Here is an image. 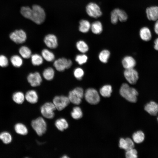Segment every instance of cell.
I'll return each instance as SVG.
<instances>
[{
  "label": "cell",
  "instance_id": "obj_33",
  "mask_svg": "<svg viewBox=\"0 0 158 158\" xmlns=\"http://www.w3.org/2000/svg\"><path fill=\"white\" fill-rule=\"evenodd\" d=\"M0 139L5 144H8L11 142L12 137L8 132L4 131L0 133Z\"/></svg>",
  "mask_w": 158,
  "mask_h": 158
},
{
  "label": "cell",
  "instance_id": "obj_18",
  "mask_svg": "<svg viewBox=\"0 0 158 158\" xmlns=\"http://www.w3.org/2000/svg\"><path fill=\"white\" fill-rule=\"evenodd\" d=\"M122 64L126 69L133 68L136 64L135 59L132 56H126L123 59Z\"/></svg>",
  "mask_w": 158,
  "mask_h": 158
},
{
  "label": "cell",
  "instance_id": "obj_10",
  "mask_svg": "<svg viewBox=\"0 0 158 158\" xmlns=\"http://www.w3.org/2000/svg\"><path fill=\"white\" fill-rule=\"evenodd\" d=\"M10 39L17 44H22L25 42L27 39L26 32L23 30H16L9 35Z\"/></svg>",
  "mask_w": 158,
  "mask_h": 158
},
{
  "label": "cell",
  "instance_id": "obj_5",
  "mask_svg": "<svg viewBox=\"0 0 158 158\" xmlns=\"http://www.w3.org/2000/svg\"><path fill=\"white\" fill-rule=\"evenodd\" d=\"M86 11L89 16L96 18L101 17L102 13L99 6L93 2H90L87 5Z\"/></svg>",
  "mask_w": 158,
  "mask_h": 158
},
{
  "label": "cell",
  "instance_id": "obj_24",
  "mask_svg": "<svg viewBox=\"0 0 158 158\" xmlns=\"http://www.w3.org/2000/svg\"><path fill=\"white\" fill-rule=\"evenodd\" d=\"M55 125L56 128L61 131H63L67 129L68 126L67 122L63 118H61L57 120L55 122Z\"/></svg>",
  "mask_w": 158,
  "mask_h": 158
},
{
  "label": "cell",
  "instance_id": "obj_16",
  "mask_svg": "<svg viewBox=\"0 0 158 158\" xmlns=\"http://www.w3.org/2000/svg\"><path fill=\"white\" fill-rule=\"evenodd\" d=\"M119 147L127 151L133 148L134 145L133 141L129 138L124 139L121 138L119 140Z\"/></svg>",
  "mask_w": 158,
  "mask_h": 158
},
{
  "label": "cell",
  "instance_id": "obj_28",
  "mask_svg": "<svg viewBox=\"0 0 158 158\" xmlns=\"http://www.w3.org/2000/svg\"><path fill=\"white\" fill-rule=\"evenodd\" d=\"M19 53L22 57L28 59L32 55L31 50L26 46H23L19 49Z\"/></svg>",
  "mask_w": 158,
  "mask_h": 158
},
{
  "label": "cell",
  "instance_id": "obj_43",
  "mask_svg": "<svg viewBox=\"0 0 158 158\" xmlns=\"http://www.w3.org/2000/svg\"><path fill=\"white\" fill-rule=\"evenodd\" d=\"M154 30L156 34L158 35V20H157L155 24Z\"/></svg>",
  "mask_w": 158,
  "mask_h": 158
},
{
  "label": "cell",
  "instance_id": "obj_14",
  "mask_svg": "<svg viewBox=\"0 0 158 158\" xmlns=\"http://www.w3.org/2000/svg\"><path fill=\"white\" fill-rule=\"evenodd\" d=\"M145 110L152 116H156L158 113V104L151 101L147 103L144 107Z\"/></svg>",
  "mask_w": 158,
  "mask_h": 158
},
{
  "label": "cell",
  "instance_id": "obj_27",
  "mask_svg": "<svg viewBox=\"0 0 158 158\" xmlns=\"http://www.w3.org/2000/svg\"><path fill=\"white\" fill-rule=\"evenodd\" d=\"M31 61L32 64L34 66H39L42 64L43 59L42 56L37 54H35L31 55Z\"/></svg>",
  "mask_w": 158,
  "mask_h": 158
},
{
  "label": "cell",
  "instance_id": "obj_9",
  "mask_svg": "<svg viewBox=\"0 0 158 158\" xmlns=\"http://www.w3.org/2000/svg\"><path fill=\"white\" fill-rule=\"evenodd\" d=\"M56 108L53 103L47 102L44 104L40 109L41 112L43 116L47 118H52L54 116V111Z\"/></svg>",
  "mask_w": 158,
  "mask_h": 158
},
{
  "label": "cell",
  "instance_id": "obj_35",
  "mask_svg": "<svg viewBox=\"0 0 158 158\" xmlns=\"http://www.w3.org/2000/svg\"><path fill=\"white\" fill-rule=\"evenodd\" d=\"M110 55V52L108 50H104L102 51L99 55V59L103 63L107 62Z\"/></svg>",
  "mask_w": 158,
  "mask_h": 158
},
{
  "label": "cell",
  "instance_id": "obj_32",
  "mask_svg": "<svg viewBox=\"0 0 158 158\" xmlns=\"http://www.w3.org/2000/svg\"><path fill=\"white\" fill-rule=\"evenodd\" d=\"M10 61L13 65L16 67H20L23 63L22 58L18 55L12 56L11 58Z\"/></svg>",
  "mask_w": 158,
  "mask_h": 158
},
{
  "label": "cell",
  "instance_id": "obj_20",
  "mask_svg": "<svg viewBox=\"0 0 158 158\" xmlns=\"http://www.w3.org/2000/svg\"><path fill=\"white\" fill-rule=\"evenodd\" d=\"M90 29L92 33L94 34H101L103 30L102 23L99 21H96L93 22L91 25Z\"/></svg>",
  "mask_w": 158,
  "mask_h": 158
},
{
  "label": "cell",
  "instance_id": "obj_2",
  "mask_svg": "<svg viewBox=\"0 0 158 158\" xmlns=\"http://www.w3.org/2000/svg\"><path fill=\"white\" fill-rule=\"evenodd\" d=\"M45 17V12L42 7L37 5L32 6L30 20L37 24H40L44 22Z\"/></svg>",
  "mask_w": 158,
  "mask_h": 158
},
{
  "label": "cell",
  "instance_id": "obj_40",
  "mask_svg": "<svg viewBox=\"0 0 158 158\" xmlns=\"http://www.w3.org/2000/svg\"><path fill=\"white\" fill-rule=\"evenodd\" d=\"M137 152L133 148L127 151L125 154L127 158H136L137 157Z\"/></svg>",
  "mask_w": 158,
  "mask_h": 158
},
{
  "label": "cell",
  "instance_id": "obj_22",
  "mask_svg": "<svg viewBox=\"0 0 158 158\" xmlns=\"http://www.w3.org/2000/svg\"><path fill=\"white\" fill-rule=\"evenodd\" d=\"M41 56L43 59L48 62L53 61L54 60L55 58L54 54L52 51L47 49H44L42 51Z\"/></svg>",
  "mask_w": 158,
  "mask_h": 158
},
{
  "label": "cell",
  "instance_id": "obj_36",
  "mask_svg": "<svg viewBox=\"0 0 158 158\" xmlns=\"http://www.w3.org/2000/svg\"><path fill=\"white\" fill-rule=\"evenodd\" d=\"M87 56L84 54L77 55L75 57V61L80 65H82L86 63L87 60Z\"/></svg>",
  "mask_w": 158,
  "mask_h": 158
},
{
  "label": "cell",
  "instance_id": "obj_45",
  "mask_svg": "<svg viewBox=\"0 0 158 158\" xmlns=\"http://www.w3.org/2000/svg\"><path fill=\"white\" fill-rule=\"evenodd\" d=\"M157 121H158V117L157 118Z\"/></svg>",
  "mask_w": 158,
  "mask_h": 158
},
{
  "label": "cell",
  "instance_id": "obj_3",
  "mask_svg": "<svg viewBox=\"0 0 158 158\" xmlns=\"http://www.w3.org/2000/svg\"><path fill=\"white\" fill-rule=\"evenodd\" d=\"M83 89L81 87H78L70 91L69 93L68 97L70 102L78 105L81 102L82 99L84 95Z\"/></svg>",
  "mask_w": 158,
  "mask_h": 158
},
{
  "label": "cell",
  "instance_id": "obj_30",
  "mask_svg": "<svg viewBox=\"0 0 158 158\" xmlns=\"http://www.w3.org/2000/svg\"><path fill=\"white\" fill-rule=\"evenodd\" d=\"M132 138L133 141L135 143H140L144 140L145 138V134L142 131H138L133 134Z\"/></svg>",
  "mask_w": 158,
  "mask_h": 158
},
{
  "label": "cell",
  "instance_id": "obj_17",
  "mask_svg": "<svg viewBox=\"0 0 158 158\" xmlns=\"http://www.w3.org/2000/svg\"><path fill=\"white\" fill-rule=\"evenodd\" d=\"M25 98L29 102L35 104L38 101V97L37 92L34 90L27 91L25 95Z\"/></svg>",
  "mask_w": 158,
  "mask_h": 158
},
{
  "label": "cell",
  "instance_id": "obj_12",
  "mask_svg": "<svg viewBox=\"0 0 158 158\" xmlns=\"http://www.w3.org/2000/svg\"><path fill=\"white\" fill-rule=\"evenodd\" d=\"M28 82L32 87H35L40 85L42 82V77L38 72L30 73L27 77Z\"/></svg>",
  "mask_w": 158,
  "mask_h": 158
},
{
  "label": "cell",
  "instance_id": "obj_25",
  "mask_svg": "<svg viewBox=\"0 0 158 158\" xmlns=\"http://www.w3.org/2000/svg\"><path fill=\"white\" fill-rule=\"evenodd\" d=\"M12 99L14 102L18 104H21L25 99V95L21 92H14L12 95Z\"/></svg>",
  "mask_w": 158,
  "mask_h": 158
},
{
  "label": "cell",
  "instance_id": "obj_15",
  "mask_svg": "<svg viewBox=\"0 0 158 158\" xmlns=\"http://www.w3.org/2000/svg\"><path fill=\"white\" fill-rule=\"evenodd\" d=\"M146 13L148 19L150 20L156 21L158 19V7L153 6L147 8Z\"/></svg>",
  "mask_w": 158,
  "mask_h": 158
},
{
  "label": "cell",
  "instance_id": "obj_8",
  "mask_svg": "<svg viewBox=\"0 0 158 158\" xmlns=\"http://www.w3.org/2000/svg\"><path fill=\"white\" fill-rule=\"evenodd\" d=\"M53 103L56 109L60 111L68 106L70 101L68 97L64 95L56 96L54 98Z\"/></svg>",
  "mask_w": 158,
  "mask_h": 158
},
{
  "label": "cell",
  "instance_id": "obj_11",
  "mask_svg": "<svg viewBox=\"0 0 158 158\" xmlns=\"http://www.w3.org/2000/svg\"><path fill=\"white\" fill-rule=\"evenodd\" d=\"M124 75L128 82L133 85L136 83L139 78L138 72L133 68L126 69Z\"/></svg>",
  "mask_w": 158,
  "mask_h": 158
},
{
  "label": "cell",
  "instance_id": "obj_21",
  "mask_svg": "<svg viewBox=\"0 0 158 158\" xmlns=\"http://www.w3.org/2000/svg\"><path fill=\"white\" fill-rule=\"evenodd\" d=\"M91 25L90 22L88 20H81L79 22V30L81 32L86 33L90 29Z\"/></svg>",
  "mask_w": 158,
  "mask_h": 158
},
{
  "label": "cell",
  "instance_id": "obj_19",
  "mask_svg": "<svg viewBox=\"0 0 158 158\" xmlns=\"http://www.w3.org/2000/svg\"><path fill=\"white\" fill-rule=\"evenodd\" d=\"M139 35L141 39L144 41H149L152 38L151 31L147 27H143L140 29Z\"/></svg>",
  "mask_w": 158,
  "mask_h": 158
},
{
  "label": "cell",
  "instance_id": "obj_29",
  "mask_svg": "<svg viewBox=\"0 0 158 158\" xmlns=\"http://www.w3.org/2000/svg\"><path fill=\"white\" fill-rule=\"evenodd\" d=\"M112 92L111 86L110 85H104L100 89L99 92L101 95L104 97H109Z\"/></svg>",
  "mask_w": 158,
  "mask_h": 158
},
{
  "label": "cell",
  "instance_id": "obj_38",
  "mask_svg": "<svg viewBox=\"0 0 158 158\" xmlns=\"http://www.w3.org/2000/svg\"><path fill=\"white\" fill-rule=\"evenodd\" d=\"M84 73L83 70L80 68H77L75 69L73 71V75L74 77L78 80H82Z\"/></svg>",
  "mask_w": 158,
  "mask_h": 158
},
{
  "label": "cell",
  "instance_id": "obj_31",
  "mask_svg": "<svg viewBox=\"0 0 158 158\" xmlns=\"http://www.w3.org/2000/svg\"><path fill=\"white\" fill-rule=\"evenodd\" d=\"M76 46L77 49L83 53L87 52L89 49L87 44L85 41L82 40H79L77 42Z\"/></svg>",
  "mask_w": 158,
  "mask_h": 158
},
{
  "label": "cell",
  "instance_id": "obj_37",
  "mask_svg": "<svg viewBox=\"0 0 158 158\" xmlns=\"http://www.w3.org/2000/svg\"><path fill=\"white\" fill-rule=\"evenodd\" d=\"M117 13L118 20L121 22H124L127 20L128 16L124 11L118 8Z\"/></svg>",
  "mask_w": 158,
  "mask_h": 158
},
{
  "label": "cell",
  "instance_id": "obj_34",
  "mask_svg": "<svg viewBox=\"0 0 158 158\" xmlns=\"http://www.w3.org/2000/svg\"><path fill=\"white\" fill-rule=\"evenodd\" d=\"M72 117L75 119H79L83 116V113L81 108L78 107H75L73 108L71 113Z\"/></svg>",
  "mask_w": 158,
  "mask_h": 158
},
{
  "label": "cell",
  "instance_id": "obj_4",
  "mask_svg": "<svg viewBox=\"0 0 158 158\" xmlns=\"http://www.w3.org/2000/svg\"><path fill=\"white\" fill-rule=\"evenodd\" d=\"M31 126L37 134L39 136L42 135L46 132L47 124L44 119L39 117L32 121Z\"/></svg>",
  "mask_w": 158,
  "mask_h": 158
},
{
  "label": "cell",
  "instance_id": "obj_7",
  "mask_svg": "<svg viewBox=\"0 0 158 158\" xmlns=\"http://www.w3.org/2000/svg\"><path fill=\"white\" fill-rule=\"evenodd\" d=\"M72 65V62L71 59L65 58H59L54 61L53 65L58 71L62 72L66 69L70 68Z\"/></svg>",
  "mask_w": 158,
  "mask_h": 158
},
{
  "label": "cell",
  "instance_id": "obj_41",
  "mask_svg": "<svg viewBox=\"0 0 158 158\" xmlns=\"http://www.w3.org/2000/svg\"><path fill=\"white\" fill-rule=\"evenodd\" d=\"M8 64L7 58L5 56L0 55V66L2 67H7Z\"/></svg>",
  "mask_w": 158,
  "mask_h": 158
},
{
  "label": "cell",
  "instance_id": "obj_39",
  "mask_svg": "<svg viewBox=\"0 0 158 158\" xmlns=\"http://www.w3.org/2000/svg\"><path fill=\"white\" fill-rule=\"evenodd\" d=\"M117 10L118 8H115L112 11L111 13V21L113 24H116L118 21Z\"/></svg>",
  "mask_w": 158,
  "mask_h": 158
},
{
  "label": "cell",
  "instance_id": "obj_6",
  "mask_svg": "<svg viewBox=\"0 0 158 158\" xmlns=\"http://www.w3.org/2000/svg\"><path fill=\"white\" fill-rule=\"evenodd\" d=\"M84 95L86 101L91 104H97L100 101V98L98 93L96 90L93 88L87 89Z\"/></svg>",
  "mask_w": 158,
  "mask_h": 158
},
{
  "label": "cell",
  "instance_id": "obj_44",
  "mask_svg": "<svg viewBox=\"0 0 158 158\" xmlns=\"http://www.w3.org/2000/svg\"><path fill=\"white\" fill-rule=\"evenodd\" d=\"M62 158H68V157L67 156V155H64L63 156V157H62Z\"/></svg>",
  "mask_w": 158,
  "mask_h": 158
},
{
  "label": "cell",
  "instance_id": "obj_1",
  "mask_svg": "<svg viewBox=\"0 0 158 158\" xmlns=\"http://www.w3.org/2000/svg\"><path fill=\"white\" fill-rule=\"evenodd\" d=\"M119 92L121 95L128 101L133 103L136 102L138 92L135 88L130 87L127 84H122Z\"/></svg>",
  "mask_w": 158,
  "mask_h": 158
},
{
  "label": "cell",
  "instance_id": "obj_13",
  "mask_svg": "<svg viewBox=\"0 0 158 158\" xmlns=\"http://www.w3.org/2000/svg\"><path fill=\"white\" fill-rule=\"evenodd\" d=\"M44 41L46 46L50 49H55L58 45L57 38L53 34H49L45 36Z\"/></svg>",
  "mask_w": 158,
  "mask_h": 158
},
{
  "label": "cell",
  "instance_id": "obj_26",
  "mask_svg": "<svg viewBox=\"0 0 158 158\" xmlns=\"http://www.w3.org/2000/svg\"><path fill=\"white\" fill-rule=\"evenodd\" d=\"M14 129L17 133L20 135H26L28 132L25 126L21 123H16L14 126Z\"/></svg>",
  "mask_w": 158,
  "mask_h": 158
},
{
  "label": "cell",
  "instance_id": "obj_23",
  "mask_svg": "<svg viewBox=\"0 0 158 158\" xmlns=\"http://www.w3.org/2000/svg\"><path fill=\"white\" fill-rule=\"evenodd\" d=\"M55 75V71L54 69L49 67L45 69L42 73L43 78L46 80L50 81L54 78Z\"/></svg>",
  "mask_w": 158,
  "mask_h": 158
},
{
  "label": "cell",
  "instance_id": "obj_42",
  "mask_svg": "<svg viewBox=\"0 0 158 158\" xmlns=\"http://www.w3.org/2000/svg\"><path fill=\"white\" fill-rule=\"evenodd\" d=\"M154 47L156 50L158 51V38L156 39L154 41Z\"/></svg>",
  "mask_w": 158,
  "mask_h": 158
}]
</instances>
